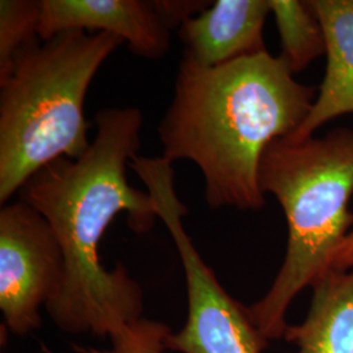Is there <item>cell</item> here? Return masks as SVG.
<instances>
[{"label": "cell", "mask_w": 353, "mask_h": 353, "mask_svg": "<svg viewBox=\"0 0 353 353\" xmlns=\"http://www.w3.org/2000/svg\"><path fill=\"white\" fill-rule=\"evenodd\" d=\"M259 183L276 198L288 227L281 268L270 290L249 307L254 325L270 341L284 338L290 303L327 274L352 230L353 130L272 141L261 161Z\"/></svg>", "instance_id": "obj_4"}, {"label": "cell", "mask_w": 353, "mask_h": 353, "mask_svg": "<svg viewBox=\"0 0 353 353\" xmlns=\"http://www.w3.org/2000/svg\"><path fill=\"white\" fill-rule=\"evenodd\" d=\"M70 30L113 34L145 59H161L170 46V28L154 1L42 0L39 39Z\"/></svg>", "instance_id": "obj_7"}, {"label": "cell", "mask_w": 353, "mask_h": 353, "mask_svg": "<svg viewBox=\"0 0 353 353\" xmlns=\"http://www.w3.org/2000/svg\"><path fill=\"white\" fill-rule=\"evenodd\" d=\"M172 330L164 323L140 318L110 336V350L80 348L81 353H165Z\"/></svg>", "instance_id": "obj_13"}, {"label": "cell", "mask_w": 353, "mask_h": 353, "mask_svg": "<svg viewBox=\"0 0 353 353\" xmlns=\"http://www.w3.org/2000/svg\"><path fill=\"white\" fill-rule=\"evenodd\" d=\"M326 36V75L312 110L300 128L285 139L314 137L330 121L353 113V0H310Z\"/></svg>", "instance_id": "obj_9"}, {"label": "cell", "mask_w": 353, "mask_h": 353, "mask_svg": "<svg viewBox=\"0 0 353 353\" xmlns=\"http://www.w3.org/2000/svg\"><path fill=\"white\" fill-rule=\"evenodd\" d=\"M312 288L307 316L284 339L299 353H353V271L330 270Z\"/></svg>", "instance_id": "obj_10"}, {"label": "cell", "mask_w": 353, "mask_h": 353, "mask_svg": "<svg viewBox=\"0 0 353 353\" xmlns=\"http://www.w3.org/2000/svg\"><path fill=\"white\" fill-rule=\"evenodd\" d=\"M131 168L147 186L159 219L176 243L183 265L189 312L185 326L172 332L168 350L181 353H262L270 341L252 322L249 307L223 288L190 240L182 219L188 214L176 196L174 170L164 157L138 156Z\"/></svg>", "instance_id": "obj_5"}, {"label": "cell", "mask_w": 353, "mask_h": 353, "mask_svg": "<svg viewBox=\"0 0 353 353\" xmlns=\"http://www.w3.org/2000/svg\"><path fill=\"white\" fill-rule=\"evenodd\" d=\"M270 0H219L179 26L183 58L205 68L267 51L263 41Z\"/></svg>", "instance_id": "obj_8"}, {"label": "cell", "mask_w": 353, "mask_h": 353, "mask_svg": "<svg viewBox=\"0 0 353 353\" xmlns=\"http://www.w3.org/2000/svg\"><path fill=\"white\" fill-rule=\"evenodd\" d=\"M316 100L283 57L268 51L205 68L182 59L160 126L165 160H189L204 178L210 208L259 210L267 147L293 135Z\"/></svg>", "instance_id": "obj_2"}, {"label": "cell", "mask_w": 353, "mask_h": 353, "mask_svg": "<svg viewBox=\"0 0 353 353\" xmlns=\"http://www.w3.org/2000/svg\"><path fill=\"white\" fill-rule=\"evenodd\" d=\"M94 123L85 154L45 166L20 190V199L49 221L63 252L62 285L45 306L52 322L71 335L110 338L143 318L144 297L123 265L109 271L102 265L103 233L122 212L135 233H147L159 214L151 194L127 181L128 161L140 148L141 110L103 109Z\"/></svg>", "instance_id": "obj_1"}, {"label": "cell", "mask_w": 353, "mask_h": 353, "mask_svg": "<svg viewBox=\"0 0 353 353\" xmlns=\"http://www.w3.org/2000/svg\"><path fill=\"white\" fill-rule=\"evenodd\" d=\"M331 270L353 271V228L335 252L331 262Z\"/></svg>", "instance_id": "obj_14"}, {"label": "cell", "mask_w": 353, "mask_h": 353, "mask_svg": "<svg viewBox=\"0 0 353 353\" xmlns=\"http://www.w3.org/2000/svg\"><path fill=\"white\" fill-rule=\"evenodd\" d=\"M42 0L0 1V77L6 75L16 52L38 39Z\"/></svg>", "instance_id": "obj_12"}, {"label": "cell", "mask_w": 353, "mask_h": 353, "mask_svg": "<svg viewBox=\"0 0 353 353\" xmlns=\"http://www.w3.org/2000/svg\"><path fill=\"white\" fill-rule=\"evenodd\" d=\"M62 248L49 221L30 204H4L0 210V310L16 335L41 327V306L61 288Z\"/></svg>", "instance_id": "obj_6"}, {"label": "cell", "mask_w": 353, "mask_h": 353, "mask_svg": "<svg viewBox=\"0 0 353 353\" xmlns=\"http://www.w3.org/2000/svg\"><path fill=\"white\" fill-rule=\"evenodd\" d=\"M270 7L278 26L281 57L293 74L326 55L325 30L309 1L270 0Z\"/></svg>", "instance_id": "obj_11"}, {"label": "cell", "mask_w": 353, "mask_h": 353, "mask_svg": "<svg viewBox=\"0 0 353 353\" xmlns=\"http://www.w3.org/2000/svg\"><path fill=\"white\" fill-rule=\"evenodd\" d=\"M125 41L85 30L39 38L0 77V203L45 166L88 151L84 102L93 77Z\"/></svg>", "instance_id": "obj_3"}]
</instances>
